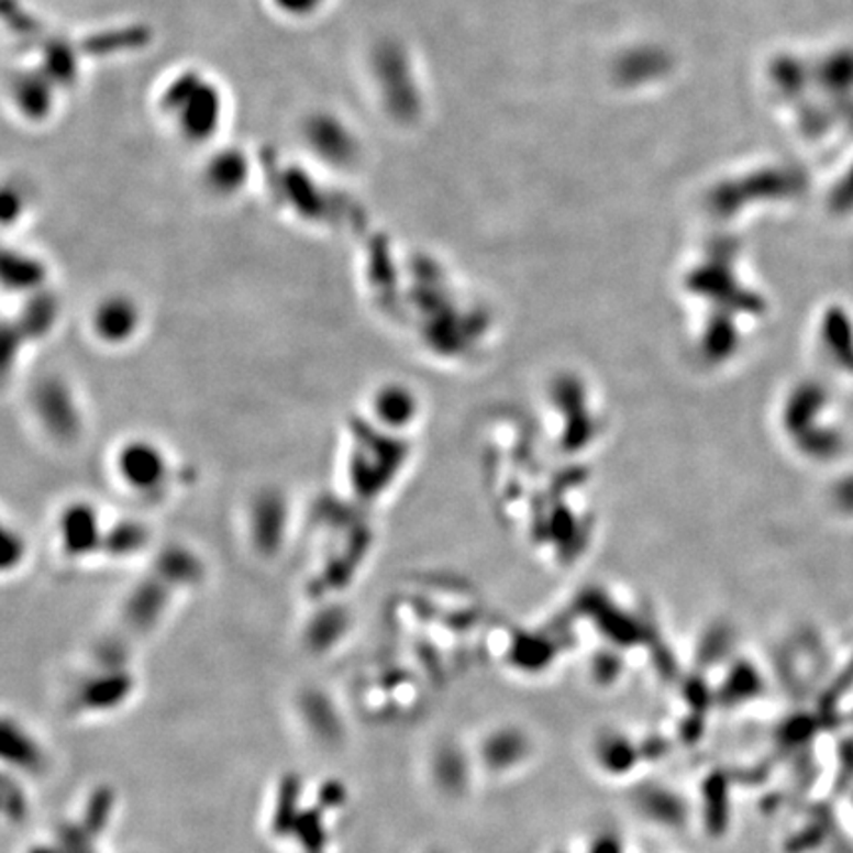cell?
I'll use <instances>...</instances> for the list:
<instances>
[{"instance_id": "6da1fadb", "label": "cell", "mask_w": 853, "mask_h": 853, "mask_svg": "<svg viewBox=\"0 0 853 853\" xmlns=\"http://www.w3.org/2000/svg\"><path fill=\"white\" fill-rule=\"evenodd\" d=\"M163 109L168 121L186 139H204L220 121L222 98L213 84L190 71L166 86Z\"/></svg>"}, {"instance_id": "7a4b0ae2", "label": "cell", "mask_w": 853, "mask_h": 853, "mask_svg": "<svg viewBox=\"0 0 853 853\" xmlns=\"http://www.w3.org/2000/svg\"><path fill=\"white\" fill-rule=\"evenodd\" d=\"M133 686V679L125 674H109L101 678L89 682L88 686L81 691V701L86 708L107 709L115 708L129 696Z\"/></svg>"}, {"instance_id": "3957f363", "label": "cell", "mask_w": 853, "mask_h": 853, "mask_svg": "<svg viewBox=\"0 0 853 853\" xmlns=\"http://www.w3.org/2000/svg\"><path fill=\"white\" fill-rule=\"evenodd\" d=\"M299 793H301V786L297 776H285L277 790V802L273 815L275 834L285 835V838L295 834V828L302 815V810H299Z\"/></svg>"}, {"instance_id": "277c9868", "label": "cell", "mask_w": 853, "mask_h": 853, "mask_svg": "<svg viewBox=\"0 0 853 853\" xmlns=\"http://www.w3.org/2000/svg\"><path fill=\"white\" fill-rule=\"evenodd\" d=\"M299 835V844L307 853H322L326 845V830L322 820V808L317 806L312 810H302L301 818L295 828V834Z\"/></svg>"}, {"instance_id": "5b68a950", "label": "cell", "mask_w": 853, "mask_h": 853, "mask_svg": "<svg viewBox=\"0 0 853 853\" xmlns=\"http://www.w3.org/2000/svg\"><path fill=\"white\" fill-rule=\"evenodd\" d=\"M4 731H9L10 735H12V739H14V743H10V741H7L4 739V753L7 751H12L14 749V763L20 766H32L36 761H38V753H36V746L32 745L30 743V739L20 731L19 728L14 729L12 725H4Z\"/></svg>"}, {"instance_id": "8992f818", "label": "cell", "mask_w": 853, "mask_h": 853, "mask_svg": "<svg viewBox=\"0 0 853 853\" xmlns=\"http://www.w3.org/2000/svg\"><path fill=\"white\" fill-rule=\"evenodd\" d=\"M344 800H346V790L336 780H330L329 785L322 786L320 808H336V806L344 805Z\"/></svg>"}]
</instances>
